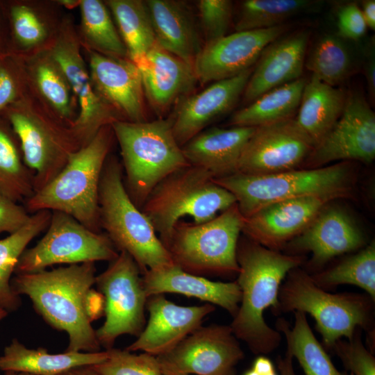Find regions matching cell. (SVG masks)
Returning <instances> with one entry per match:
<instances>
[{
	"mask_svg": "<svg viewBox=\"0 0 375 375\" xmlns=\"http://www.w3.org/2000/svg\"><path fill=\"white\" fill-rule=\"evenodd\" d=\"M303 257L266 248L249 239H239L237 283L241 290L238 310L230 324L238 340L256 355L272 352L279 345L281 335L264 319V311L278 306V295L288 273L299 267Z\"/></svg>",
	"mask_w": 375,
	"mask_h": 375,
	"instance_id": "obj_1",
	"label": "cell"
},
{
	"mask_svg": "<svg viewBox=\"0 0 375 375\" xmlns=\"http://www.w3.org/2000/svg\"><path fill=\"white\" fill-rule=\"evenodd\" d=\"M94 262H83L16 274L12 286L31 300L51 327L68 335L67 351L97 352L101 345L88 312V297L95 284Z\"/></svg>",
	"mask_w": 375,
	"mask_h": 375,
	"instance_id": "obj_2",
	"label": "cell"
},
{
	"mask_svg": "<svg viewBox=\"0 0 375 375\" xmlns=\"http://www.w3.org/2000/svg\"><path fill=\"white\" fill-rule=\"evenodd\" d=\"M112 134L110 125L103 126L88 144L73 152L60 173L26 200V210L62 212L99 232V183Z\"/></svg>",
	"mask_w": 375,
	"mask_h": 375,
	"instance_id": "obj_3",
	"label": "cell"
},
{
	"mask_svg": "<svg viewBox=\"0 0 375 375\" xmlns=\"http://www.w3.org/2000/svg\"><path fill=\"white\" fill-rule=\"evenodd\" d=\"M214 180L234 196L239 210L247 217L266 205L288 199L315 196L333 201L350 197L356 175L350 162H339L267 175L236 172Z\"/></svg>",
	"mask_w": 375,
	"mask_h": 375,
	"instance_id": "obj_4",
	"label": "cell"
},
{
	"mask_svg": "<svg viewBox=\"0 0 375 375\" xmlns=\"http://www.w3.org/2000/svg\"><path fill=\"white\" fill-rule=\"evenodd\" d=\"M286 276L279 288L274 314L296 311L310 314L315 320L324 349L329 350L343 337L351 340L358 328L372 337L374 301L366 293H329L299 267Z\"/></svg>",
	"mask_w": 375,
	"mask_h": 375,
	"instance_id": "obj_5",
	"label": "cell"
},
{
	"mask_svg": "<svg viewBox=\"0 0 375 375\" xmlns=\"http://www.w3.org/2000/svg\"><path fill=\"white\" fill-rule=\"evenodd\" d=\"M115 157L106 159L99 183L101 228L118 251L129 254L143 274L174 265L147 216L132 201Z\"/></svg>",
	"mask_w": 375,
	"mask_h": 375,
	"instance_id": "obj_6",
	"label": "cell"
},
{
	"mask_svg": "<svg viewBox=\"0 0 375 375\" xmlns=\"http://www.w3.org/2000/svg\"><path fill=\"white\" fill-rule=\"evenodd\" d=\"M110 126L121 149L125 188L141 209L162 180L190 164L174 138L171 117L143 122L117 120Z\"/></svg>",
	"mask_w": 375,
	"mask_h": 375,
	"instance_id": "obj_7",
	"label": "cell"
},
{
	"mask_svg": "<svg viewBox=\"0 0 375 375\" xmlns=\"http://www.w3.org/2000/svg\"><path fill=\"white\" fill-rule=\"evenodd\" d=\"M235 203L234 196L218 185L210 173L188 165L162 180L141 210L165 245L181 218L188 216L194 223H203Z\"/></svg>",
	"mask_w": 375,
	"mask_h": 375,
	"instance_id": "obj_8",
	"label": "cell"
},
{
	"mask_svg": "<svg viewBox=\"0 0 375 375\" xmlns=\"http://www.w3.org/2000/svg\"><path fill=\"white\" fill-rule=\"evenodd\" d=\"M244 217L236 203L207 222L179 221L165 244L174 265L201 276H237V247Z\"/></svg>",
	"mask_w": 375,
	"mask_h": 375,
	"instance_id": "obj_9",
	"label": "cell"
},
{
	"mask_svg": "<svg viewBox=\"0 0 375 375\" xmlns=\"http://www.w3.org/2000/svg\"><path fill=\"white\" fill-rule=\"evenodd\" d=\"M119 253L106 233L89 229L66 213L53 211L47 233L35 246L24 251L15 273L38 272L56 264L110 262Z\"/></svg>",
	"mask_w": 375,
	"mask_h": 375,
	"instance_id": "obj_10",
	"label": "cell"
},
{
	"mask_svg": "<svg viewBox=\"0 0 375 375\" xmlns=\"http://www.w3.org/2000/svg\"><path fill=\"white\" fill-rule=\"evenodd\" d=\"M95 284L105 300L103 324L95 331L101 345L110 349L124 334L139 336L146 325L144 311L148 297L142 273L133 258L124 251L110 262L96 276Z\"/></svg>",
	"mask_w": 375,
	"mask_h": 375,
	"instance_id": "obj_11",
	"label": "cell"
},
{
	"mask_svg": "<svg viewBox=\"0 0 375 375\" xmlns=\"http://www.w3.org/2000/svg\"><path fill=\"white\" fill-rule=\"evenodd\" d=\"M244 356L230 325L210 324L201 326L156 357L163 375H235Z\"/></svg>",
	"mask_w": 375,
	"mask_h": 375,
	"instance_id": "obj_12",
	"label": "cell"
},
{
	"mask_svg": "<svg viewBox=\"0 0 375 375\" xmlns=\"http://www.w3.org/2000/svg\"><path fill=\"white\" fill-rule=\"evenodd\" d=\"M375 158V114L358 92L347 94L343 112L333 126L314 147L302 166H326L333 162L356 160L370 163Z\"/></svg>",
	"mask_w": 375,
	"mask_h": 375,
	"instance_id": "obj_13",
	"label": "cell"
},
{
	"mask_svg": "<svg viewBox=\"0 0 375 375\" xmlns=\"http://www.w3.org/2000/svg\"><path fill=\"white\" fill-rule=\"evenodd\" d=\"M9 120L19 138L26 167L33 174L34 193L55 178L69 156L81 147L73 133L23 110H12Z\"/></svg>",
	"mask_w": 375,
	"mask_h": 375,
	"instance_id": "obj_14",
	"label": "cell"
},
{
	"mask_svg": "<svg viewBox=\"0 0 375 375\" xmlns=\"http://www.w3.org/2000/svg\"><path fill=\"white\" fill-rule=\"evenodd\" d=\"M313 148L294 118L256 127L242 152L237 172L267 175L295 169Z\"/></svg>",
	"mask_w": 375,
	"mask_h": 375,
	"instance_id": "obj_15",
	"label": "cell"
},
{
	"mask_svg": "<svg viewBox=\"0 0 375 375\" xmlns=\"http://www.w3.org/2000/svg\"><path fill=\"white\" fill-rule=\"evenodd\" d=\"M288 26L235 31L206 43L194 60L193 68L202 84L235 76L251 68L263 49L283 35Z\"/></svg>",
	"mask_w": 375,
	"mask_h": 375,
	"instance_id": "obj_16",
	"label": "cell"
},
{
	"mask_svg": "<svg viewBox=\"0 0 375 375\" xmlns=\"http://www.w3.org/2000/svg\"><path fill=\"white\" fill-rule=\"evenodd\" d=\"M53 62L78 99L81 111L72 131L78 140L88 144L103 126L119 120L115 110L97 92L75 41L61 38L51 51Z\"/></svg>",
	"mask_w": 375,
	"mask_h": 375,
	"instance_id": "obj_17",
	"label": "cell"
},
{
	"mask_svg": "<svg viewBox=\"0 0 375 375\" xmlns=\"http://www.w3.org/2000/svg\"><path fill=\"white\" fill-rule=\"evenodd\" d=\"M149 317L135 341L125 349L157 356L168 352L188 335L202 326L203 319L215 310L206 303L202 306H182L167 300L163 294L147 298Z\"/></svg>",
	"mask_w": 375,
	"mask_h": 375,
	"instance_id": "obj_18",
	"label": "cell"
},
{
	"mask_svg": "<svg viewBox=\"0 0 375 375\" xmlns=\"http://www.w3.org/2000/svg\"><path fill=\"white\" fill-rule=\"evenodd\" d=\"M330 201L309 196L266 205L244 217L242 232L260 245L278 251L300 234Z\"/></svg>",
	"mask_w": 375,
	"mask_h": 375,
	"instance_id": "obj_19",
	"label": "cell"
},
{
	"mask_svg": "<svg viewBox=\"0 0 375 375\" xmlns=\"http://www.w3.org/2000/svg\"><path fill=\"white\" fill-rule=\"evenodd\" d=\"M251 72V68L232 78L214 82L203 91L189 94L178 102L171 119L174 138L181 147L232 110L242 96Z\"/></svg>",
	"mask_w": 375,
	"mask_h": 375,
	"instance_id": "obj_20",
	"label": "cell"
},
{
	"mask_svg": "<svg viewBox=\"0 0 375 375\" xmlns=\"http://www.w3.org/2000/svg\"><path fill=\"white\" fill-rule=\"evenodd\" d=\"M365 242L362 231L347 212L326 205L287 244L292 251L311 252L310 267L317 268L333 258L362 247Z\"/></svg>",
	"mask_w": 375,
	"mask_h": 375,
	"instance_id": "obj_21",
	"label": "cell"
},
{
	"mask_svg": "<svg viewBox=\"0 0 375 375\" xmlns=\"http://www.w3.org/2000/svg\"><path fill=\"white\" fill-rule=\"evenodd\" d=\"M310 31L301 30L281 35L261 52L242 97L248 104L262 94L301 78Z\"/></svg>",
	"mask_w": 375,
	"mask_h": 375,
	"instance_id": "obj_22",
	"label": "cell"
},
{
	"mask_svg": "<svg viewBox=\"0 0 375 375\" xmlns=\"http://www.w3.org/2000/svg\"><path fill=\"white\" fill-rule=\"evenodd\" d=\"M91 78L99 94L131 122H146L142 76L128 58L90 53Z\"/></svg>",
	"mask_w": 375,
	"mask_h": 375,
	"instance_id": "obj_23",
	"label": "cell"
},
{
	"mask_svg": "<svg viewBox=\"0 0 375 375\" xmlns=\"http://www.w3.org/2000/svg\"><path fill=\"white\" fill-rule=\"evenodd\" d=\"M136 65L144 96L159 116L189 95L198 81L193 66L157 44Z\"/></svg>",
	"mask_w": 375,
	"mask_h": 375,
	"instance_id": "obj_24",
	"label": "cell"
},
{
	"mask_svg": "<svg viewBox=\"0 0 375 375\" xmlns=\"http://www.w3.org/2000/svg\"><path fill=\"white\" fill-rule=\"evenodd\" d=\"M147 296L175 293L192 297L217 305L234 317L241 301V290L236 281H210L186 272L175 265L147 270L142 274Z\"/></svg>",
	"mask_w": 375,
	"mask_h": 375,
	"instance_id": "obj_25",
	"label": "cell"
},
{
	"mask_svg": "<svg viewBox=\"0 0 375 375\" xmlns=\"http://www.w3.org/2000/svg\"><path fill=\"white\" fill-rule=\"evenodd\" d=\"M256 127H212L203 130L183 147L190 165L200 167L219 178L238 172L244 147Z\"/></svg>",
	"mask_w": 375,
	"mask_h": 375,
	"instance_id": "obj_26",
	"label": "cell"
},
{
	"mask_svg": "<svg viewBox=\"0 0 375 375\" xmlns=\"http://www.w3.org/2000/svg\"><path fill=\"white\" fill-rule=\"evenodd\" d=\"M156 44L193 66L201 49L200 37L193 15L182 1H145Z\"/></svg>",
	"mask_w": 375,
	"mask_h": 375,
	"instance_id": "obj_27",
	"label": "cell"
},
{
	"mask_svg": "<svg viewBox=\"0 0 375 375\" xmlns=\"http://www.w3.org/2000/svg\"><path fill=\"white\" fill-rule=\"evenodd\" d=\"M107 358L106 350L50 353L44 348L29 349L13 339L0 356V370L32 375H60L73 368L101 363Z\"/></svg>",
	"mask_w": 375,
	"mask_h": 375,
	"instance_id": "obj_28",
	"label": "cell"
},
{
	"mask_svg": "<svg viewBox=\"0 0 375 375\" xmlns=\"http://www.w3.org/2000/svg\"><path fill=\"white\" fill-rule=\"evenodd\" d=\"M347 97L342 89L328 85L313 76L306 81L298 113L294 119L314 147L341 116Z\"/></svg>",
	"mask_w": 375,
	"mask_h": 375,
	"instance_id": "obj_29",
	"label": "cell"
},
{
	"mask_svg": "<svg viewBox=\"0 0 375 375\" xmlns=\"http://www.w3.org/2000/svg\"><path fill=\"white\" fill-rule=\"evenodd\" d=\"M306 80L300 78L276 88L238 110L229 119L232 126L258 127L294 118Z\"/></svg>",
	"mask_w": 375,
	"mask_h": 375,
	"instance_id": "obj_30",
	"label": "cell"
},
{
	"mask_svg": "<svg viewBox=\"0 0 375 375\" xmlns=\"http://www.w3.org/2000/svg\"><path fill=\"white\" fill-rule=\"evenodd\" d=\"M293 326L283 318L276 324V330L284 335L287 342V353L296 358L305 375H352L339 371L324 347L312 333L306 315L300 311L294 312Z\"/></svg>",
	"mask_w": 375,
	"mask_h": 375,
	"instance_id": "obj_31",
	"label": "cell"
},
{
	"mask_svg": "<svg viewBox=\"0 0 375 375\" xmlns=\"http://www.w3.org/2000/svg\"><path fill=\"white\" fill-rule=\"evenodd\" d=\"M51 213L47 210L35 212L24 226L0 240V308L8 312L17 310L21 305L11 280L19 258L29 242L48 227Z\"/></svg>",
	"mask_w": 375,
	"mask_h": 375,
	"instance_id": "obj_32",
	"label": "cell"
},
{
	"mask_svg": "<svg viewBox=\"0 0 375 375\" xmlns=\"http://www.w3.org/2000/svg\"><path fill=\"white\" fill-rule=\"evenodd\" d=\"M107 4L119 27L128 59L138 65L156 44L146 2L110 0Z\"/></svg>",
	"mask_w": 375,
	"mask_h": 375,
	"instance_id": "obj_33",
	"label": "cell"
},
{
	"mask_svg": "<svg viewBox=\"0 0 375 375\" xmlns=\"http://www.w3.org/2000/svg\"><path fill=\"white\" fill-rule=\"evenodd\" d=\"M305 67L312 76L335 87L352 74L355 59L347 40L337 34L326 33L315 42Z\"/></svg>",
	"mask_w": 375,
	"mask_h": 375,
	"instance_id": "obj_34",
	"label": "cell"
},
{
	"mask_svg": "<svg viewBox=\"0 0 375 375\" xmlns=\"http://www.w3.org/2000/svg\"><path fill=\"white\" fill-rule=\"evenodd\" d=\"M322 1L310 0H245L240 3L235 31L267 29L297 15L317 10Z\"/></svg>",
	"mask_w": 375,
	"mask_h": 375,
	"instance_id": "obj_35",
	"label": "cell"
},
{
	"mask_svg": "<svg viewBox=\"0 0 375 375\" xmlns=\"http://www.w3.org/2000/svg\"><path fill=\"white\" fill-rule=\"evenodd\" d=\"M311 278L325 290L342 284L356 285L375 301L374 241L335 266L312 275Z\"/></svg>",
	"mask_w": 375,
	"mask_h": 375,
	"instance_id": "obj_36",
	"label": "cell"
},
{
	"mask_svg": "<svg viewBox=\"0 0 375 375\" xmlns=\"http://www.w3.org/2000/svg\"><path fill=\"white\" fill-rule=\"evenodd\" d=\"M82 28L90 44L106 56L126 58V48L106 6L99 0L81 2Z\"/></svg>",
	"mask_w": 375,
	"mask_h": 375,
	"instance_id": "obj_37",
	"label": "cell"
},
{
	"mask_svg": "<svg viewBox=\"0 0 375 375\" xmlns=\"http://www.w3.org/2000/svg\"><path fill=\"white\" fill-rule=\"evenodd\" d=\"M0 192L15 201L34 194L33 174L8 133L0 127Z\"/></svg>",
	"mask_w": 375,
	"mask_h": 375,
	"instance_id": "obj_38",
	"label": "cell"
},
{
	"mask_svg": "<svg viewBox=\"0 0 375 375\" xmlns=\"http://www.w3.org/2000/svg\"><path fill=\"white\" fill-rule=\"evenodd\" d=\"M106 351V360L91 365L99 375H163L154 356L114 347Z\"/></svg>",
	"mask_w": 375,
	"mask_h": 375,
	"instance_id": "obj_39",
	"label": "cell"
},
{
	"mask_svg": "<svg viewBox=\"0 0 375 375\" xmlns=\"http://www.w3.org/2000/svg\"><path fill=\"white\" fill-rule=\"evenodd\" d=\"M35 78L42 95L62 117L71 115L69 85L53 62H42L37 66Z\"/></svg>",
	"mask_w": 375,
	"mask_h": 375,
	"instance_id": "obj_40",
	"label": "cell"
},
{
	"mask_svg": "<svg viewBox=\"0 0 375 375\" xmlns=\"http://www.w3.org/2000/svg\"><path fill=\"white\" fill-rule=\"evenodd\" d=\"M358 328L351 340H338L331 350L352 375H375V358L363 344Z\"/></svg>",
	"mask_w": 375,
	"mask_h": 375,
	"instance_id": "obj_41",
	"label": "cell"
},
{
	"mask_svg": "<svg viewBox=\"0 0 375 375\" xmlns=\"http://www.w3.org/2000/svg\"><path fill=\"white\" fill-rule=\"evenodd\" d=\"M199 16L206 43L227 35L233 17V2L229 0H200Z\"/></svg>",
	"mask_w": 375,
	"mask_h": 375,
	"instance_id": "obj_42",
	"label": "cell"
},
{
	"mask_svg": "<svg viewBox=\"0 0 375 375\" xmlns=\"http://www.w3.org/2000/svg\"><path fill=\"white\" fill-rule=\"evenodd\" d=\"M11 19L15 35L24 47L38 45L47 37L44 24L29 7L24 5L13 6Z\"/></svg>",
	"mask_w": 375,
	"mask_h": 375,
	"instance_id": "obj_43",
	"label": "cell"
},
{
	"mask_svg": "<svg viewBox=\"0 0 375 375\" xmlns=\"http://www.w3.org/2000/svg\"><path fill=\"white\" fill-rule=\"evenodd\" d=\"M337 35L347 41H358L365 34L367 26L357 3H344L337 12Z\"/></svg>",
	"mask_w": 375,
	"mask_h": 375,
	"instance_id": "obj_44",
	"label": "cell"
},
{
	"mask_svg": "<svg viewBox=\"0 0 375 375\" xmlns=\"http://www.w3.org/2000/svg\"><path fill=\"white\" fill-rule=\"evenodd\" d=\"M26 208L0 192V233H13L31 219Z\"/></svg>",
	"mask_w": 375,
	"mask_h": 375,
	"instance_id": "obj_45",
	"label": "cell"
},
{
	"mask_svg": "<svg viewBox=\"0 0 375 375\" xmlns=\"http://www.w3.org/2000/svg\"><path fill=\"white\" fill-rule=\"evenodd\" d=\"M374 40L369 41L363 50L364 72L371 99L375 97V51Z\"/></svg>",
	"mask_w": 375,
	"mask_h": 375,
	"instance_id": "obj_46",
	"label": "cell"
},
{
	"mask_svg": "<svg viewBox=\"0 0 375 375\" xmlns=\"http://www.w3.org/2000/svg\"><path fill=\"white\" fill-rule=\"evenodd\" d=\"M16 85L8 71L0 67V112L13 101L16 97Z\"/></svg>",
	"mask_w": 375,
	"mask_h": 375,
	"instance_id": "obj_47",
	"label": "cell"
},
{
	"mask_svg": "<svg viewBox=\"0 0 375 375\" xmlns=\"http://www.w3.org/2000/svg\"><path fill=\"white\" fill-rule=\"evenodd\" d=\"M360 10L367 28L375 30V1H362Z\"/></svg>",
	"mask_w": 375,
	"mask_h": 375,
	"instance_id": "obj_48",
	"label": "cell"
},
{
	"mask_svg": "<svg viewBox=\"0 0 375 375\" xmlns=\"http://www.w3.org/2000/svg\"><path fill=\"white\" fill-rule=\"evenodd\" d=\"M252 369L260 375H267L275 372L272 362L264 356H260L256 358Z\"/></svg>",
	"mask_w": 375,
	"mask_h": 375,
	"instance_id": "obj_49",
	"label": "cell"
},
{
	"mask_svg": "<svg viewBox=\"0 0 375 375\" xmlns=\"http://www.w3.org/2000/svg\"><path fill=\"white\" fill-rule=\"evenodd\" d=\"M277 367L280 375H296L293 367V358L287 352L284 356L277 358Z\"/></svg>",
	"mask_w": 375,
	"mask_h": 375,
	"instance_id": "obj_50",
	"label": "cell"
},
{
	"mask_svg": "<svg viewBox=\"0 0 375 375\" xmlns=\"http://www.w3.org/2000/svg\"><path fill=\"white\" fill-rule=\"evenodd\" d=\"M60 375H99L92 367L81 366L71 369Z\"/></svg>",
	"mask_w": 375,
	"mask_h": 375,
	"instance_id": "obj_51",
	"label": "cell"
},
{
	"mask_svg": "<svg viewBox=\"0 0 375 375\" xmlns=\"http://www.w3.org/2000/svg\"><path fill=\"white\" fill-rule=\"evenodd\" d=\"M8 312L3 309L0 308V321L5 318Z\"/></svg>",
	"mask_w": 375,
	"mask_h": 375,
	"instance_id": "obj_52",
	"label": "cell"
},
{
	"mask_svg": "<svg viewBox=\"0 0 375 375\" xmlns=\"http://www.w3.org/2000/svg\"><path fill=\"white\" fill-rule=\"evenodd\" d=\"M243 375H260V374H258L257 372H256L254 370L251 369L245 372Z\"/></svg>",
	"mask_w": 375,
	"mask_h": 375,
	"instance_id": "obj_53",
	"label": "cell"
},
{
	"mask_svg": "<svg viewBox=\"0 0 375 375\" xmlns=\"http://www.w3.org/2000/svg\"><path fill=\"white\" fill-rule=\"evenodd\" d=\"M5 375H18V374L13 372H6Z\"/></svg>",
	"mask_w": 375,
	"mask_h": 375,
	"instance_id": "obj_54",
	"label": "cell"
},
{
	"mask_svg": "<svg viewBox=\"0 0 375 375\" xmlns=\"http://www.w3.org/2000/svg\"><path fill=\"white\" fill-rule=\"evenodd\" d=\"M267 375H277V374H276V372H274Z\"/></svg>",
	"mask_w": 375,
	"mask_h": 375,
	"instance_id": "obj_55",
	"label": "cell"
},
{
	"mask_svg": "<svg viewBox=\"0 0 375 375\" xmlns=\"http://www.w3.org/2000/svg\"><path fill=\"white\" fill-rule=\"evenodd\" d=\"M18 375H32V374L21 373V374H18Z\"/></svg>",
	"mask_w": 375,
	"mask_h": 375,
	"instance_id": "obj_56",
	"label": "cell"
}]
</instances>
